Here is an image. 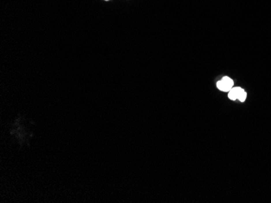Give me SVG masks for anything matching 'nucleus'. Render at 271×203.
<instances>
[{
	"instance_id": "nucleus-5",
	"label": "nucleus",
	"mask_w": 271,
	"mask_h": 203,
	"mask_svg": "<svg viewBox=\"0 0 271 203\" xmlns=\"http://www.w3.org/2000/svg\"><path fill=\"white\" fill-rule=\"evenodd\" d=\"M105 1H110V0H105Z\"/></svg>"
},
{
	"instance_id": "nucleus-3",
	"label": "nucleus",
	"mask_w": 271,
	"mask_h": 203,
	"mask_svg": "<svg viewBox=\"0 0 271 203\" xmlns=\"http://www.w3.org/2000/svg\"><path fill=\"white\" fill-rule=\"evenodd\" d=\"M246 97H247V93H246V91L243 89V91H241L240 94L238 96V99H240L241 102H244L246 99Z\"/></svg>"
},
{
	"instance_id": "nucleus-1",
	"label": "nucleus",
	"mask_w": 271,
	"mask_h": 203,
	"mask_svg": "<svg viewBox=\"0 0 271 203\" xmlns=\"http://www.w3.org/2000/svg\"><path fill=\"white\" fill-rule=\"evenodd\" d=\"M217 87L221 90V91H229L232 87L230 86V85H228L227 83H225L223 80H219L218 82L217 83Z\"/></svg>"
},
{
	"instance_id": "nucleus-4",
	"label": "nucleus",
	"mask_w": 271,
	"mask_h": 203,
	"mask_svg": "<svg viewBox=\"0 0 271 203\" xmlns=\"http://www.w3.org/2000/svg\"><path fill=\"white\" fill-rule=\"evenodd\" d=\"M228 97H229L231 99H232V100H236V99H237L236 95H235V93L231 91V89L228 91Z\"/></svg>"
},
{
	"instance_id": "nucleus-2",
	"label": "nucleus",
	"mask_w": 271,
	"mask_h": 203,
	"mask_svg": "<svg viewBox=\"0 0 271 203\" xmlns=\"http://www.w3.org/2000/svg\"><path fill=\"white\" fill-rule=\"evenodd\" d=\"M222 80H223L224 82L227 83L228 85H230L231 87H233V86H234V81L232 80V78H231L228 76H224L223 78H222Z\"/></svg>"
}]
</instances>
